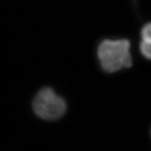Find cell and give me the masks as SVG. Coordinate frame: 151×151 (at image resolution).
I'll return each mask as SVG.
<instances>
[{
	"label": "cell",
	"instance_id": "obj_1",
	"mask_svg": "<svg viewBox=\"0 0 151 151\" xmlns=\"http://www.w3.org/2000/svg\"><path fill=\"white\" fill-rule=\"evenodd\" d=\"M98 58L102 70L106 73L129 68L133 64L130 41L126 38L104 39L98 45Z\"/></svg>",
	"mask_w": 151,
	"mask_h": 151
},
{
	"label": "cell",
	"instance_id": "obj_2",
	"mask_svg": "<svg viewBox=\"0 0 151 151\" xmlns=\"http://www.w3.org/2000/svg\"><path fill=\"white\" fill-rule=\"evenodd\" d=\"M34 113L45 121H55L61 118L67 110L63 98L58 95L51 88H42L35 96L32 102Z\"/></svg>",
	"mask_w": 151,
	"mask_h": 151
},
{
	"label": "cell",
	"instance_id": "obj_3",
	"mask_svg": "<svg viewBox=\"0 0 151 151\" xmlns=\"http://www.w3.org/2000/svg\"><path fill=\"white\" fill-rule=\"evenodd\" d=\"M140 51L144 57L151 60V42L142 41L140 45Z\"/></svg>",
	"mask_w": 151,
	"mask_h": 151
},
{
	"label": "cell",
	"instance_id": "obj_4",
	"mask_svg": "<svg viewBox=\"0 0 151 151\" xmlns=\"http://www.w3.org/2000/svg\"><path fill=\"white\" fill-rule=\"evenodd\" d=\"M140 35L143 40L151 42V22L147 23L143 26Z\"/></svg>",
	"mask_w": 151,
	"mask_h": 151
},
{
	"label": "cell",
	"instance_id": "obj_5",
	"mask_svg": "<svg viewBox=\"0 0 151 151\" xmlns=\"http://www.w3.org/2000/svg\"><path fill=\"white\" fill-rule=\"evenodd\" d=\"M134 1H136V0H134Z\"/></svg>",
	"mask_w": 151,
	"mask_h": 151
},
{
	"label": "cell",
	"instance_id": "obj_6",
	"mask_svg": "<svg viewBox=\"0 0 151 151\" xmlns=\"http://www.w3.org/2000/svg\"><path fill=\"white\" fill-rule=\"evenodd\" d=\"M150 134H151V130H150Z\"/></svg>",
	"mask_w": 151,
	"mask_h": 151
}]
</instances>
